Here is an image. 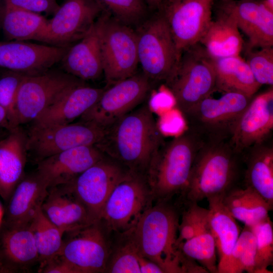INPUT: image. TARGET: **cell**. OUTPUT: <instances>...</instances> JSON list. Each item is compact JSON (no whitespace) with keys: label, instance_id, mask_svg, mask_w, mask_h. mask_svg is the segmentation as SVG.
I'll return each mask as SVG.
<instances>
[{"label":"cell","instance_id":"obj_14","mask_svg":"<svg viewBox=\"0 0 273 273\" xmlns=\"http://www.w3.org/2000/svg\"><path fill=\"white\" fill-rule=\"evenodd\" d=\"M58 254L80 273L105 272L113 245L110 234L100 221L66 233Z\"/></svg>","mask_w":273,"mask_h":273},{"label":"cell","instance_id":"obj_25","mask_svg":"<svg viewBox=\"0 0 273 273\" xmlns=\"http://www.w3.org/2000/svg\"><path fill=\"white\" fill-rule=\"evenodd\" d=\"M38 254L29 224L6 226L0 237L2 273L26 270L38 262Z\"/></svg>","mask_w":273,"mask_h":273},{"label":"cell","instance_id":"obj_18","mask_svg":"<svg viewBox=\"0 0 273 273\" xmlns=\"http://www.w3.org/2000/svg\"><path fill=\"white\" fill-rule=\"evenodd\" d=\"M69 48L17 40L0 42V66L26 76L40 74L60 62Z\"/></svg>","mask_w":273,"mask_h":273},{"label":"cell","instance_id":"obj_32","mask_svg":"<svg viewBox=\"0 0 273 273\" xmlns=\"http://www.w3.org/2000/svg\"><path fill=\"white\" fill-rule=\"evenodd\" d=\"M48 21L39 14L5 6L2 28L5 35L10 39L17 41L35 40Z\"/></svg>","mask_w":273,"mask_h":273},{"label":"cell","instance_id":"obj_38","mask_svg":"<svg viewBox=\"0 0 273 273\" xmlns=\"http://www.w3.org/2000/svg\"><path fill=\"white\" fill-rule=\"evenodd\" d=\"M268 216L250 227L255 239L254 273H270L267 268L273 263V227Z\"/></svg>","mask_w":273,"mask_h":273},{"label":"cell","instance_id":"obj_13","mask_svg":"<svg viewBox=\"0 0 273 273\" xmlns=\"http://www.w3.org/2000/svg\"><path fill=\"white\" fill-rule=\"evenodd\" d=\"M104 10L98 0H66L35 40L68 47L87 33Z\"/></svg>","mask_w":273,"mask_h":273},{"label":"cell","instance_id":"obj_41","mask_svg":"<svg viewBox=\"0 0 273 273\" xmlns=\"http://www.w3.org/2000/svg\"><path fill=\"white\" fill-rule=\"evenodd\" d=\"M25 75L9 70L0 78V105L6 110L13 128L18 123L16 103L18 92Z\"/></svg>","mask_w":273,"mask_h":273},{"label":"cell","instance_id":"obj_22","mask_svg":"<svg viewBox=\"0 0 273 273\" xmlns=\"http://www.w3.org/2000/svg\"><path fill=\"white\" fill-rule=\"evenodd\" d=\"M41 209L47 217L65 234L94 222L69 184L48 189Z\"/></svg>","mask_w":273,"mask_h":273},{"label":"cell","instance_id":"obj_30","mask_svg":"<svg viewBox=\"0 0 273 273\" xmlns=\"http://www.w3.org/2000/svg\"><path fill=\"white\" fill-rule=\"evenodd\" d=\"M214 59L215 90L238 93L251 98L261 86L240 56Z\"/></svg>","mask_w":273,"mask_h":273},{"label":"cell","instance_id":"obj_50","mask_svg":"<svg viewBox=\"0 0 273 273\" xmlns=\"http://www.w3.org/2000/svg\"><path fill=\"white\" fill-rule=\"evenodd\" d=\"M1 1V0H0Z\"/></svg>","mask_w":273,"mask_h":273},{"label":"cell","instance_id":"obj_11","mask_svg":"<svg viewBox=\"0 0 273 273\" xmlns=\"http://www.w3.org/2000/svg\"><path fill=\"white\" fill-rule=\"evenodd\" d=\"M151 83L143 72L136 73L105 88L98 101L79 120L93 123L105 129L144 103L151 89Z\"/></svg>","mask_w":273,"mask_h":273},{"label":"cell","instance_id":"obj_42","mask_svg":"<svg viewBox=\"0 0 273 273\" xmlns=\"http://www.w3.org/2000/svg\"><path fill=\"white\" fill-rule=\"evenodd\" d=\"M5 6L39 14H54L60 7L56 0H5Z\"/></svg>","mask_w":273,"mask_h":273},{"label":"cell","instance_id":"obj_48","mask_svg":"<svg viewBox=\"0 0 273 273\" xmlns=\"http://www.w3.org/2000/svg\"><path fill=\"white\" fill-rule=\"evenodd\" d=\"M215 1L217 2H230V1H235V0H214V1Z\"/></svg>","mask_w":273,"mask_h":273},{"label":"cell","instance_id":"obj_40","mask_svg":"<svg viewBox=\"0 0 273 273\" xmlns=\"http://www.w3.org/2000/svg\"><path fill=\"white\" fill-rule=\"evenodd\" d=\"M246 60L256 81L273 86V47L246 49Z\"/></svg>","mask_w":273,"mask_h":273},{"label":"cell","instance_id":"obj_2","mask_svg":"<svg viewBox=\"0 0 273 273\" xmlns=\"http://www.w3.org/2000/svg\"><path fill=\"white\" fill-rule=\"evenodd\" d=\"M242 155L230 139L204 141L194 160L188 185L180 197L184 202H198L222 195L240 185Z\"/></svg>","mask_w":273,"mask_h":273},{"label":"cell","instance_id":"obj_29","mask_svg":"<svg viewBox=\"0 0 273 273\" xmlns=\"http://www.w3.org/2000/svg\"><path fill=\"white\" fill-rule=\"evenodd\" d=\"M214 59L240 56L244 41L236 21L230 15L217 9L205 33L200 41Z\"/></svg>","mask_w":273,"mask_h":273},{"label":"cell","instance_id":"obj_39","mask_svg":"<svg viewBox=\"0 0 273 273\" xmlns=\"http://www.w3.org/2000/svg\"><path fill=\"white\" fill-rule=\"evenodd\" d=\"M180 213L181 221L178 227L176 246L193 238L197 233L208 225V209L198 205L197 202H184Z\"/></svg>","mask_w":273,"mask_h":273},{"label":"cell","instance_id":"obj_44","mask_svg":"<svg viewBox=\"0 0 273 273\" xmlns=\"http://www.w3.org/2000/svg\"><path fill=\"white\" fill-rule=\"evenodd\" d=\"M138 259L140 273H164L163 269L158 264L144 257L139 253Z\"/></svg>","mask_w":273,"mask_h":273},{"label":"cell","instance_id":"obj_37","mask_svg":"<svg viewBox=\"0 0 273 273\" xmlns=\"http://www.w3.org/2000/svg\"><path fill=\"white\" fill-rule=\"evenodd\" d=\"M121 240L113 246L105 272L140 273L139 252L127 234L119 235Z\"/></svg>","mask_w":273,"mask_h":273},{"label":"cell","instance_id":"obj_49","mask_svg":"<svg viewBox=\"0 0 273 273\" xmlns=\"http://www.w3.org/2000/svg\"><path fill=\"white\" fill-rule=\"evenodd\" d=\"M0 273H2V271L1 269H0Z\"/></svg>","mask_w":273,"mask_h":273},{"label":"cell","instance_id":"obj_4","mask_svg":"<svg viewBox=\"0 0 273 273\" xmlns=\"http://www.w3.org/2000/svg\"><path fill=\"white\" fill-rule=\"evenodd\" d=\"M204 141L187 128L164 141L152 158L146 174L154 201H170L186 188L196 156Z\"/></svg>","mask_w":273,"mask_h":273},{"label":"cell","instance_id":"obj_35","mask_svg":"<svg viewBox=\"0 0 273 273\" xmlns=\"http://www.w3.org/2000/svg\"><path fill=\"white\" fill-rule=\"evenodd\" d=\"M255 239L249 226L245 225L231 252L222 273H254Z\"/></svg>","mask_w":273,"mask_h":273},{"label":"cell","instance_id":"obj_45","mask_svg":"<svg viewBox=\"0 0 273 273\" xmlns=\"http://www.w3.org/2000/svg\"><path fill=\"white\" fill-rule=\"evenodd\" d=\"M0 128H5L8 131L13 128L6 110L0 105Z\"/></svg>","mask_w":273,"mask_h":273},{"label":"cell","instance_id":"obj_33","mask_svg":"<svg viewBox=\"0 0 273 273\" xmlns=\"http://www.w3.org/2000/svg\"><path fill=\"white\" fill-rule=\"evenodd\" d=\"M41 265L57 255L63 244L64 232L51 222L41 207L29 223Z\"/></svg>","mask_w":273,"mask_h":273},{"label":"cell","instance_id":"obj_28","mask_svg":"<svg viewBox=\"0 0 273 273\" xmlns=\"http://www.w3.org/2000/svg\"><path fill=\"white\" fill-rule=\"evenodd\" d=\"M207 199L208 223L213 236L217 254L218 273H222L239 237L241 228L222 202V196Z\"/></svg>","mask_w":273,"mask_h":273},{"label":"cell","instance_id":"obj_27","mask_svg":"<svg viewBox=\"0 0 273 273\" xmlns=\"http://www.w3.org/2000/svg\"><path fill=\"white\" fill-rule=\"evenodd\" d=\"M269 141L242 154L243 181L273 206V146Z\"/></svg>","mask_w":273,"mask_h":273},{"label":"cell","instance_id":"obj_9","mask_svg":"<svg viewBox=\"0 0 273 273\" xmlns=\"http://www.w3.org/2000/svg\"><path fill=\"white\" fill-rule=\"evenodd\" d=\"M100 44L107 86L136 73L139 60L135 29L118 21L106 10L101 16Z\"/></svg>","mask_w":273,"mask_h":273},{"label":"cell","instance_id":"obj_21","mask_svg":"<svg viewBox=\"0 0 273 273\" xmlns=\"http://www.w3.org/2000/svg\"><path fill=\"white\" fill-rule=\"evenodd\" d=\"M101 16L87 33L69 48L60 61L64 71L84 81L97 80L103 74Z\"/></svg>","mask_w":273,"mask_h":273},{"label":"cell","instance_id":"obj_6","mask_svg":"<svg viewBox=\"0 0 273 273\" xmlns=\"http://www.w3.org/2000/svg\"><path fill=\"white\" fill-rule=\"evenodd\" d=\"M154 201L146 177L129 171L112 191L99 221L110 234H127L134 229Z\"/></svg>","mask_w":273,"mask_h":273},{"label":"cell","instance_id":"obj_20","mask_svg":"<svg viewBox=\"0 0 273 273\" xmlns=\"http://www.w3.org/2000/svg\"><path fill=\"white\" fill-rule=\"evenodd\" d=\"M104 156L96 145L80 146L40 160L36 172L48 189L66 185Z\"/></svg>","mask_w":273,"mask_h":273},{"label":"cell","instance_id":"obj_43","mask_svg":"<svg viewBox=\"0 0 273 273\" xmlns=\"http://www.w3.org/2000/svg\"><path fill=\"white\" fill-rule=\"evenodd\" d=\"M39 272L42 273H80L74 265L59 254L40 265Z\"/></svg>","mask_w":273,"mask_h":273},{"label":"cell","instance_id":"obj_36","mask_svg":"<svg viewBox=\"0 0 273 273\" xmlns=\"http://www.w3.org/2000/svg\"><path fill=\"white\" fill-rule=\"evenodd\" d=\"M120 22L135 29L151 12L145 0H98Z\"/></svg>","mask_w":273,"mask_h":273},{"label":"cell","instance_id":"obj_3","mask_svg":"<svg viewBox=\"0 0 273 273\" xmlns=\"http://www.w3.org/2000/svg\"><path fill=\"white\" fill-rule=\"evenodd\" d=\"M170 201L156 202L127 233L139 253L164 273H184L186 256L176 246L179 209Z\"/></svg>","mask_w":273,"mask_h":273},{"label":"cell","instance_id":"obj_34","mask_svg":"<svg viewBox=\"0 0 273 273\" xmlns=\"http://www.w3.org/2000/svg\"><path fill=\"white\" fill-rule=\"evenodd\" d=\"M178 249L185 256L196 261L208 272L218 273L216 246L209 224L193 238L180 243Z\"/></svg>","mask_w":273,"mask_h":273},{"label":"cell","instance_id":"obj_26","mask_svg":"<svg viewBox=\"0 0 273 273\" xmlns=\"http://www.w3.org/2000/svg\"><path fill=\"white\" fill-rule=\"evenodd\" d=\"M48 188L35 172L24 175L13 191L6 210V226L29 224L47 195Z\"/></svg>","mask_w":273,"mask_h":273},{"label":"cell","instance_id":"obj_17","mask_svg":"<svg viewBox=\"0 0 273 273\" xmlns=\"http://www.w3.org/2000/svg\"><path fill=\"white\" fill-rule=\"evenodd\" d=\"M273 130V86L253 97L242 114L230 138L239 154L265 142Z\"/></svg>","mask_w":273,"mask_h":273},{"label":"cell","instance_id":"obj_19","mask_svg":"<svg viewBox=\"0 0 273 273\" xmlns=\"http://www.w3.org/2000/svg\"><path fill=\"white\" fill-rule=\"evenodd\" d=\"M218 2L217 9L231 16L247 37L246 49L273 47V12L260 0Z\"/></svg>","mask_w":273,"mask_h":273},{"label":"cell","instance_id":"obj_7","mask_svg":"<svg viewBox=\"0 0 273 273\" xmlns=\"http://www.w3.org/2000/svg\"><path fill=\"white\" fill-rule=\"evenodd\" d=\"M211 94L182 116L187 128L204 141L230 139L252 97L222 92L221 96L214 98Z\"/></svg>","mask_w":273,"mask_h":273},{"label":"cell","instance_id":"obj_10","mask_svg":"<svg viewBox=\"0 0 273 273\" xmlns=\"http://www.w3.org/2000/svg\"><path fill=\"white\" fill-rule=\"evenodd\" d=\"M84 84V81L64 71L50 69L40 74L25 76L16 99L19 125L32 122L69 90Z\"/></svg>","mask_w":273,"mask_h":273},{"label":"cell","instance_id":"obj_23","mask_svg":"<svg viewBox=\"0 0 273 273\" xmlns=\"http://www.w3.org/2000/svg\"><path fill=\"white\" fill-rule=\"evenodd\" d=\"M104 89L85 84L72 88L33 120L31 127L41 128L72 123L98 101Z\"/></svg>","mask_w":273,"mask_h":273},{"label":"cell","instance_id":"obj_46","mask_svg":"<svg viewBox=\"0 0 273 273\" xmlns=\"http://www.w3.org/2000/svg\"><path fill=\"white\" fill-rule=\"evenodd\" d=\"M164 0H145L151 12L155 11Z\"/></svg>","mask_w":273,"mask_h":273},{"label":"cell","instance_id":"obj_15","mask_svg":"<svg viewBox=\"0 0 273 273\" xmlns=\"http://www.w3.org/2000/svg\"><path fill=\"white\" fill-rule=\"evenodd\" d=\"M104 132L105 129L82 120L46 127H31L27 132L28 154L38 162L70 149L96 145Z\"/></svg>","mask_w":273,"mask_h":273},{"label":"cell","instance_id":"obj_5","mask_svg":"<svg viewBox=\"0 0 273 273\" xmlns=\"http://www.w3.org/2000/svg\"><path fill=\"white\" fill-rule=\"evenodd\" d=\"M165 85L183 115L215 90L214 59L200 43L180 55Z\"/></svg>","mask_w":273,"mask_h":273},{"label":"cell","instance_id":"obj_47","mask_svg":"<svg viewBox=\"0 0 273 273\" xmlns=\"http://www.w3.org/2000/svg\"><path fill=\"white\" fill-rule=\"evenodd\" d=\"M262 4L270 11L273 12V0H260Z\"/></svg>","mask_w":273,"mask_h":273},{"label":"cell","instance_id":"obj_24","mask_svg":"<svg viewBox=\"0 0 273 273\" xmlns=\"http://www.w3.org/2000/svg\"><path fill=\"white\" fill-rule=\"evenodd\" d=\"M27 140V132L20 125L0 140V196L7 203L25 175Z\"/></svg>","mask_w":273,"mask_h":273},{"label":"cell","instance_id":"obj_16","mask_svg":"<svg viewBox=\"0 0 273 273\" xmlns=\"http://www.w3.org/2000/svg\"><path fill=\"white\" fill-rule=\"evenodd\" d=\"M129 171L105 155L68 184L94 221H99L112 191Z\"/></svg>","mask_w":273,"mask_h":273},{"label":"cell","instance_id":"obj_8","mask_svg":"<svg viewBox=\"0 0 273 273\" xmlns=\"http://www.w3.org/2000/svg\"><path fill=\"white\" fill-rule=\"evenodd\" d=\"M134 29L142 72L151 82L165 83L179 58L167 24L157 11H154Z\"/></svg>","mask_w":273,"mask_h":273},{"label":"cell","instance_id":"obj_1","mask_svg":"<svg viewBox=\"0 0 273 273\" xmlns=\"http://www.w3.org/2000/svg\"><path fill=\"white\" fill-rule=\"evenodd\" d=\"M164 141L149 103H143L106 128L96 146L128 171L146 177L152 158Z\"/></svg>","mask_w":273,"mask_h":273},{"label":"cell","instance_id":"obj_31","mask_svg":"<svg viewBox=\"0 0 273 273\" xmlns=\"http://www.w3.org/2000/svg\"><path fill=\"white\" fill-rule=\"evenodd\" d=\"M222 202L234 218L249 227L267 218L273 207L257 192L240 185L223 194Z\"/></svg>","mask_w":273,"mask_h":273},{"label":"cell","instance_id":"obj_12","mask_svg":"<svg viewBox=\"0 0 273 273\" xmlns=\"http://www.w3.org/2000/svg\"><path fill=\"white\" fill-rule=\"evenodd\" d=\"M214 0H164L157 11L169 27L179 57L200 42L212 19Z\"/></svg>","mask_w":273,"mask_h":273}]
</instances>
